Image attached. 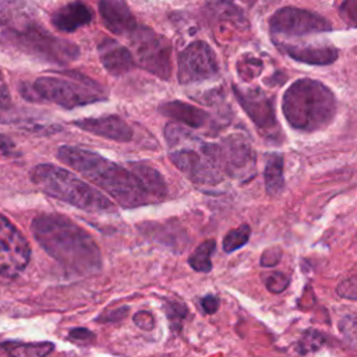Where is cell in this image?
I'll list each match as a JSON object with an SVG mask.
<instances>
[{
	"label": "cell",
	"mask_w": 357,
	"mask_h": 357,
	"mask_svg": "<svg viewBox=\"0 0 357 357\" xmlns=\"http://www.w3.org/2000/svg\"><path fill=\"white\" fill-rule=\"evenodd\" d=\"M32 233L40 247L66 269L77 275H91L102 268V255L92 236L61 215H39L32 222Z\"/></svg>",
	"instance_id": "1"
},
{
	"label": "cell",
	"mask_w": 357,
	"mask_h": 357,
	"mask_svg": "<svg viewBox=\"0 0 357 357\" xmlns=\"http://www.w3.org/2000/svg\"><path fill=\"white\" fill-rule=\"evenodd\" d=\"M57 158L106 191L123 208L153 204L149 192L130 165L126 167L93 151L71 145L60 146Z\"/></svg>",
	"instance_id": "2"
},
{
	"label": "cell",
	"mask_w": 357,
	"mask_h": 357,
	"mask_svg": "<svg viewBox=\"0 0 357 357\" xmlns=\"http://www.w3.org/2000/svg\"><path fill=\"white\" fill-rule=\"evenodd\" d=\"M282 112L289 126L304 132L325 128L336 114V98L321 81L300 78L283 93Z\"/></svg>",
	"instance_id": "3"
},
{
	"label": "cell",
	"mask_w": 357,
	"mask_h": 357,
	"mask_svg": "<svg viewBox=\"0 0 357 357\" xmlns=\"http://www.w3.org/2000/svg\"><path fill=\"white\" fill-rule=\"evenodd\" d=\"M165 138L172 163L188 180L201 185H216L223 180L216 144L202 141L176 123L166 124Z\"/></svg>",
	"instance_id": "4"
},
{
	"label": "cell",
	"mask_w": 357,
	"mask_h": 357,
	"mask_svg": "<svg viewBox=\"0 0 357 357\" xmlns=\"http://www.w3.org/2000/svg\"><path fill=\"white\" fill-rule=\"evenodd\" d=\"M1 15L7 39L25 52L59 64L70 63L79 56L77 45L52 35L31 17L21 13L15 14L10 4L1 8Z\"/></svg>",
	"instance_id": "5"
},
{
	"label": "cell",
	"mask_w": 357,
	"mask_h": 357,
	"mask_svg": "<svg viewBox=\"0 0 357 357\" xmlns=\"http://www.w3.org/2000/svg\"><path fill=\"white\" fill-rule=\"evenodd\" d=\"M32 181L45 194L92 213H113L114 204L100 191L78 178L71 172L54 165H38L32 170Z\"/></svg>",
	"instance_id": "6"
},
{
	"label": "cell",
	"mask_w": 357,
	"mask_h": 357,
	"mask_svg": "<svg viewBox=\"0 0 357 357\" xmlns=\"http://www.w3.org/2000/svg\"><path fill=\"white\" fill-rule=\"evenodd\" d=\"M21 91L25 98L46 100L64 109H74L107 99V92L100 84L78 73L39 77L29 91Z\"/></svg>",
	"instance_id": "7"
},
{
	"label": "cell",
	"mask_w": 357,
	"mask_h": 357,
	"mask_svg": "<svg viewBox=\"0 0 357 357\" xmlns=\"http://www.w3.org/2000/svg\"><path fill=\"white\" fill-rule=\"evenodd\" d=\"M130 39L134 47V60L151 74L169 79L172 73L170 42L146 26H137L130 33Z\"/></svg>",
	"instance_id": "8"
},
{
	"label": "cell",
	"mask_w": 357,
	"mask_h": 357,
	"mask_svg": "<svg viewBox=\"0 0 357 357\" xmlns=\"http://www.w3.org/2000/svg\"><path fill=\"white\" fill-rule=\"evenodd\" d=\"M218 146V160L223 174L236 180H251L257 173V153L250 141L240 135L231 134L225 137Z\"/></svg>",
	"instance_id": "9"
},
{
	"label": "cell",
	"mask_w": 357,
	"mask_h": 357,
	"mask_svg": "<svg viewBox=\"0 0 357 357\" xmlns=\"http://www.w3.org/2000/svg\"><path fill=\"white\" fill-rule=\"evenodd\" d=\"M219 74V63L212 47L204 40H195L180 52L177 59V79L183 85L212 79Z\"/></svg>",
	"instance_id": "10"
},
{
	"label": "cell",
	"mask_w": 357,
	"mask_h": 357,
	"mask_svg": "<svg viewBox=\"0 0 357 357\" xmlns=\"http://www.w3.org/2000/svg\"><path fill=\"white\" fill-rule=\"evenodd\" d=\"M31 247L22 233L0 213V278L14 279L29 264Z\"/></svg>",
	"instance_id": "11"
},
{
	"label": "cell",
	"mask_w": 357,
	"mask_h": 357,
	"mask_svg": "<svg viewBox=\"0 0 357 357\" xmlns=\"http://www.w3.org/2000/svg\"><path fill=\"white\" fill-rule=\"evenodd\" d=\"M233 93L247 116L259 130L261 135L269 139H278L280 135V127L276 120L273 102L268 95L259 88L241 89L236 85H233Z\"/></svg>",
	"instance_id": "12"
},
{
	"label": "cell",
	"mask_w": 357,
	"mask_h": 357,
	"mask_svg": "<svg viewBox=\"0 0 357 357\" xmlns=\"http://www.w3.org/2000/svg\"><path fill=\"white\" fill-rule=\"evenodd\" d=\"M269 26L272 33L283 36H303L332 29L331 22L325 17L297 7L278 10L271 17Z\"/></svg>",
	"instance_id": "13"
},
{
	"label": "cell",
	"mask_w": 357,
	"mask_h": 357,
	"mask_svg": "<svg viewBox=\"0 0 357 357\" xmlns=\"http://www.w3.org/2000/svg\"><path fill=\"white\" fill-rule=\"evenodd\" d=\"M73 124L91 134L113 139L117 142H130L132 139L131 127L119 116L107 114L102 117H88L73 121Z\"/></svg>",
	"instance_id": "14"
},
{
	"label": "cell",
	"mask_w": 357,
	"mask_h": 357,
	"mask_svg": "<svg viewBox=\"0 0 357 357\" xmlns=\"http://www.w3.org/2000/svg\"><path fill=\"white\" fill-rule=\"evenodd\" d=\"M99 14L106 28L114 35H128L138 26L126 0H99Z\"/></svg>",
	"instance_id": "15"
},
{
	"label": "cell",
	"mask_w": 357,
	"mask_h": 357,
	"mask_svg": "<svg viewBox=\"0 0 357 357\" xmlns=\"http://www.w3.org/2000/svg\"><path fill=\"white\" fill-rule=\"evenodd\" d=\"M98 53L102 66L112 75L126 74L135 66L132 53L114 39L105 38L98 46Z\"/></svg>",
	"instance_id": "16"
},
{
	"label": "cell",
	"mask_w": 357,
	"mask_h": 357,
	"mask_svg": "<svg viewBox=\"0 0 357 357\" xmlns=\"http://www.w3.org/2000/svg\"><path fill=\"white\" fill-rule=\"evenodd\" d=\"M289 57L296 61L311 64V66H328L337 59V49L329 45H290V43H278Z\"/></svg>",
	"instance_id": "17"
},
{
	"label": "cell",
	"mask_w": 357,
	"mask_h": 357,
	"mask_svg": "<svg viewBox=\"0 0 357 357\" xmlns=\"http://www.w3.org/2000/svg\"><path fill=\"white\" fill-rule=\"evenodd\" d=\"M92 21V11L91 8L79 1H71L63 7H60L53 15H52V24L56 29L61 32H74L78 28L89 24Z\"/></svg>",
	"instance_id": "18"
},
{
	"label": "cell",
	"mask_w": 357,
	"mask_h": 357,
	"mask_svg": "<svg viewBox=\"0 0 357 357\" xmlns=\"http://www.w3.org/2000/svg\"><path fill=\"white\" fill-rule=\"evenodd\" d=\"M159 112L170 119H173L177 123L185 124L188 127L192 128H201L206 124H209L211 121V116L209 113H206L205 110L181 102V100H170V102H165L159 106Z\"/></svg>",
	"instance_id": "19"
},
{
	"label": "cell",
	"mask_w": 357,
	"mask_h": 357,
	"mask_svg": "<svg viewBox=\"0 0 357 357\" xmlns=\"http://www.w3.org/2000/svg\"><path fill=\"white\" fill-rule=\"evenodd\" d=\"M134 173L138 176V178L142 181L144 187L149 192L153 202H160L167 195V187L162 177V174L153 169L152 166L144 163V162H131L128 163Z\"/></svg>",
	"instance_id": "20"
},
{
	"label": "cell",
	"mask_w": 357,
	"mask_h": 357,
	"mask_svg": "<svg viewBox=\"0 0 357 357\" xmlns=\"http://www.w3.org/2000/svg\"><path fill=\"white\" fill-rule=\"evenodd\" d=\"M265 188L269 195H278L284 188V177H283V155L278 152H272L266 155L265 163Z\"/></svg>",
	"instance_id": "21"
},
{
	"label": "cell",
	"mask_w": 357,
	"mask_h": 357,
	"mask_svg": "<svg viewBox=\"0 0 357 357\" xmlns=\"http://www.w3.org/2000/svg\"><path fill=\"white\" fill-rule=\"evenodd\" d=\"M0 349L14 354V356H24V357H39L46 356L53 350V344L43 342V343H20V342H4L0 344Z\"/></svg>",
	"instance_id": "22"
},
{
	"label": "cell",
	"mask_w": 357,
	"mask_h": 357,
	"mask_svg": "<svg viewBox=\"0 0 357 357\" xmlns=\"http://www.w3.org/2000/svg\"><path fill=\"white\" fill-rule=\"evenodd\" d=\"M215 247H216V243L213 238H209L201 243L188 258V265L197 272H202V273L211 272L212 271L211 257L215 251Z\"/></svg>",
	"instance_id": "23"
},
{
	"label": "cell",
	"mask_w": 357,
	"mask_h": 357,
	"mask_svg": "<svg viewBox=\"0 0 357 357\" xmlns=\"http://www.w3.org/2000/svg\"><path fill=\"white\" fill-rule=\"evenodd\" d=\"M250 234H251V229L245 223L230 230L223 237V241H222V247H223L225 252H233V251L241 248L243 245H245L250 240Z\"/></svg>",
	"instance_id": "24"
},
{
	"label": "cell",
	"mask_w": 357,
	"mask_h": 357,
	"mask_svg": "<svg viewBox=\"0 0 357 357\" xmlns=\"http://www.w3.org/2000/svg\"><path fill=\"white\" fill-rule=\"evenodd\" d=\"M163 308H165V314H166V318L170 324L172 331L180 332L181 326H183V321L185 319L187 312H188L187 305L181 301L167 300V301L163 303Z\"/></svg>",
	"instance_id": "25"
},
{
	"label": "cell",
	"mask_w": 357,
	"mask_h": 357,
	"mask_svg": "<svg viewBox=\"0 0 357 357\" xmlns=\"http://www.w3.org/2000/svg\"><path fill=\"white\" fill-rule=\"evenodd\" d=\"M324 343H325L324 333H321L319 331H315V329H310V331L304 332V335L301 336V339L298 342V351L303 354L317 351L318 349H321L324 346Z\"/></svg>",
	"instance_id": "26"
},
{
	"label": "cell",
	"mask_w": 357,
	"mask_h": 357,
	"mask_svg": "<svg viewBox=\"0 0 357 357\" xmlns=\"http://www.w3.org/2000/svg\"><path fill=\"white\" fill-rule=\"evenodd\" d=\"M262 280L266 286V289L272 293H280L283 291L289 283H290V279L282 273V272H278V271H272V272H268V273H264L262 275Z\"/></svg>",
	"instance_id": "27"
},
{
	"label": "cell",
	"mask_w": 357,
	"mask_h": 357,
	"mask_svg": "<svg viewBox=\"0 0 357 357\" xmlns=\"http://www.w3.org/2000/svg\"><path fill=\"white\" fill-rule=\"evenodd\" d=\"M340 15L350 26H354L357 17V0H344L340 7Z\"/></svg>",
	"instance_id": "28"
},
{
	"label": "cell",
	"mask_w": 357,
	"mask_h": 357,
	"mask_svg": "<svg viewBox=\"0 0 357 357\" xmlns=\"http://www.w3.org/2000/svg\"><path fill=\"white\" fill-rule=\"evenodd\" d=\"M337 294L343 298H350V300H356L357 298V284H356V278H350V279H346L343 280L337 289H336Z\"/></svg>",
	"instance_id": "29"
},
{
	"label": "cell",
	"mask_w": 357,
	"mask_h": 357,
	"mask_svg": "<svg viewBox=\"0 0 357 357\" xmlns=\"http://www.w3.org/2000/svg\"><path fill=\"white\" fill-rule=\"evenodd\" d=\"M339 326H340V331L343 332V335L349 336L351 344H354V340H356V319H354V315L344 317Z\"/></svg>",
	"instance_id": "30"
},
{
	"label": "cell",
	"mask_w": 357,
	"mask_h": 357,
	"mask_svg": "<svg viewBox=\"0 0 357 357\" xmlns=\"http://www.w3.org/2000/svg\"><path fill=\"white\" fill-rule=\"evenodd\" d=\"M280 248L279 247H271L265 250V252L261 257V265L264 266H275L280 259Z\"/></svg>",
	"instance_id": "31"
},
{
	"label": "cell",
	"mask_w": 357,
	"mask_h": 357,
	"mask_svg": "<svg viewBox=\"0 0 357 357\" xmlns=\"http://www.w3.org/2000/svg\"><path fill=\"white\" fill-rule=\"evenodd\" d=\"M127 311H128V307H120V308H116V310L105 312L103 315L98 317L96 321H100V322H119L123 318H126Z\"/></svg>",
	"instance_id": "32"
},
{
	"label": "cell",
	"mask_w": 357,
	"mask_h": 357,
	"mask_svg": "<svg viewBox=\"0 0 357 357\" xmlns=\"http://www.w3.org/2000/svg\"><path fill=\"white\" fill-rule=\"evenodd\" d=\"M134 322L144 331H151L155 326L153 317L146 311H139L134 315Z\"/></svg>",
	"instance_id": "33"
},
{
	"label": "cell",
	"mask_w": 357,
	"mask_h": 357,
	"mask_svg": "<svg viewBox=\"0 0 357 357\" xmlns=\"http://www.w3.org/2000/svg\"><path fill=\"white\" fill-rule=\"evenodd\" d=\"M199 305L205 314H213L219 310V298L213 294H206L201 298Z\"/></svg>",
	"instance_id": "34"
},
{
	"label": "cell",
	"mask_w": 357,
	"mask_h": 357,
	"mask_svg": "<svg viewBox=\"0 0 357 357\" xmlns=\"http://www.w3.org/2000/svg\"><path fill=\"white\" fill-rule=\"evenodd\" d=\"M70 337L77 342H91L95 339V333L85 328H74L70 331Z\"/></svg>",
	"instance_id": "35"
},
{
	"label": "cell",
	"mask_w": 357,
	"mask_h": 357,
	"mask_svg": "<svg viewBox=\"0 0 357 357\" xmlns=\"http://www.w3.org/2000/svg\"><path fill=\"white\" fill-rule=\"evenodd\" d=\"M11 106V95L8 86L0 71V109H8Z\"/></svg>",
	"instance_id": "36"
},
{
	"label": "cell",
	"mask_w": 357,
	"mask_h": 357,
	"mask_svg": "<svg viewBox=\"0 0 357 357\" xmlns=\"http://www.w3.org/2000/svg\"><path fill=\"white\" fill-rule=\"evenodd\" d=\"M13 151H14V144H13V141H11L8 137L0 134V158H1V156H8V155H11Z\"/></svg>",
	"instance_id": "37"
}]
</instances>
